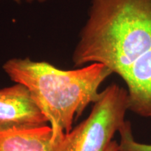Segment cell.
<instances>
[{
	"label": "cell",
	"mask_w": 151,
	"mask_h": 151,
	"mask_svg": "<svg viewBox=\"0 0 151 151\" xmlns=\"http://www.w3.org/2000/svg\"><path fill=\"white\" fill-rule=\"evenodd\" d=\"M150 49L151 0H92L73 61L102 64L121 77Z\"/></svg>",
	"instance_id": "cell-1"
},
{
	"label": "cell",
	"mask_w": 151,
	"mask_h": 151,
	"mask_svg": "<svg viewBox=\"0 0 151 151\" xmlns=\"http://www.w3.org/2000/svg\"><path fill=\"white\" fill-rule=\"evenodd\" d=\"M3 69L15 83L23 85L50 123L54 147L72 129L90 103L99 97L100 86L113 72L100 63L74 70H62L46 62L14 58Z\"/></svg>",
	"instance_id": "cell-2"
},
{
	"label": "cell",
	"mask_w": 151,
	"mask_h": 151,
	"mask_svg": "<svg viewBox=\"0 0 151 151\" xmlns=\"http://www.w3.org/2000/svg\"><path fill=\"white\" fill-rule=\"evenodd\" d=\"M127 110V90L111 84L100 92L88 118L64 136L54 151H105Z\"/></svg>",
	"instance_id": "cell-3"
},
{
	"label": "cell",
	"mask_w": 151,
	"mask_h": 151,
	"mask_svg": "<svg viewBox=\"0 0 151 151\" xmlns=\"http://www.w3.org/2000/svg\"><path fill=\"white\" fill-rule=\"evenodd\" d=\"M48 122L23 85L0 89V127L32 128Z\"/></svg>",
	"instance_id": "cell-4"
},
{
	"label": "cell",
	"mask_w": 151,
	"mask_h": 151,
	"mask_svg": "<svg viewBox=\"0 0 151 151\" xmlns=\"http://www.w3.org/2000/svg\"><path fill=\"white\" fill-rule=\"evenodd\" d=\"M121 78L127 86L128 110L151 118V49L136 60Z\"/></svg>",
	"instance_id": "cell-5"
},
{
	"label": "cell",
	"mask_w": 151,
	"mask_h": 151,
	"mask_svg": "<svg viewBox=\"0 0 151 151\" xmlns=\"http://www.w3.org/2000/svg\"><path fill=\"white\" fill-rule=\"evenodd\" d=\"M52 129L48 125L0 127V151H54Z\"/></svg>",
	"instance_id": "cell-6"
},
{
	"label": "cell",
	"mask_w": 151,
	"mask_h": 151,
	"mask_svg": "<svg viewBox=\"0 0 151 151\" xmlns=\"http://www.w3.org/2000/svg\"><path fill=\"white\" fill-rule=\"evenodd\" d=\"M118 132L120 135L118 151H151V144L141 143L135 140L129 121L124 122Z\"/></svg>",
	"instance_id": "cell-7"
},
{
	"label": "cell",
	"mask_w": 151,
	"mask_h": 151,
	"mask_svg": "<svg viewBox=\"0 0 151 151\" xmlns=\"http://www.w3.org/2000/svg\"><path fill=\"white\" fill-rule=\"evenodd\" d=\"M119 150V144L116 141H112L109 145L105 151H118Z\"/></svg>",
	"instance_id": "cell-8"
},
{
	"label": "cell",
	"mask_w": 151,
	"mask_h": 151,
	"mask_svg": "<svg viewBox=\"0 0 151 151\" xmlns=\"http://www.w3.org/2000/svg\"><path fill=\"white\" fill-rule=\"evenodd\" d=\"M16 1H20V0H16ZM28 1H33V0H28ZM38 1H46V0H38Z\"/></svg>",
	"instance_id": "cell-9"
}]
</instances>
